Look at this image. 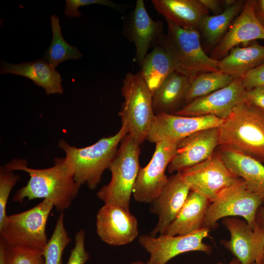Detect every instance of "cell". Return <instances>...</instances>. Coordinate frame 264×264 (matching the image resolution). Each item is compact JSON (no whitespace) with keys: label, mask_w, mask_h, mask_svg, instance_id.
I'll list each match as a JSON object with an SVG mask.
<instances>
[{"label":"cell","mask_w":264,"mask_h":264,"mask_svg":"<svg viewBox=\"0 0 264 264\" xmlns=\"http://www.w3.org/2000/svg\"><path fill=\"white\" fill-rule=\"evenodd\" d=\"M54 161L53 166L41 169L28 167L23 159L15 158L6 164L4 167L8 170L22 171L29 176L27 184L15 193L13 201L22 203L25 198H44L52 202L58 211L68 209L81 185L75 181L64 157H57Z\"/></svg>","instance_id":"cell-1"},{"label":"cell","mask_w":264,"mask_h":264,"mask_svg":"<svg viewBox=\"0 0 264 264\" xmlns=\"http://www.w3.org/2000/svg\"><path fill=\"white\" fill-rule=\"evenodd\" d=\"M127 134L126 126L122 124L116 133L102 138L90 146L78 148L64 139L60 140L58 146L65 153V160L75 181L93 190L100 182L104 172L109 169L119 145Z\"/></svg>","instance_id":"cell-2"},{"label":"cell","mask_w":264,"mask_h":264,"mask_svg":"<svg viewBox=\"0 0 264 264\" xmlns=\"http://www.w3.org/2000/svg\"><path fill=\"white\" fill-rule=\"evenodd\" d=\"M220 145L264 163V114L243 101L219 127Z\"/></svg>","instance_id":"cell-3"},{"label":"cell","mask_w":264,"mask_h":264,"mask_svg":"<svg viewBox=\"0 0 264 264\" xmlns=\"http://www.w3.org/2000/svg\"><path fill=\"white\" fill-rule=\"evenodd\" d=\"M167 31L159 44L169 55L175 70L191 82L198 74L219 71L218 60L207 55L197 30L186 29L166 20Z\"/></svg>","instance_id":"cell-4"},{"label":"cell","mask_w":264,"mask_h":264,"mask_svg":"<svg viewBox=\"0 0 264 264\" xmlns=\"http://www.w3.org/2000/svg\"><path fill=\"white\" fill-rule=\"evenodd\" d=\"M139 146L127 134L109 168L111 179L97 193L98 198L104 204H112L130 211L131 195L140 166Z\"/></svg>","instance_id":"cell-5"},{"label":"cell","mask_w":264,"mask_h":264,"mask_svg":"<svg viewBox=\"0 0 264 264\" xmlns=\"http://www.w3.org/2000/svg\"><path fill=\"white\" fill-rule=\"evenodd\" d=\"M124 98L119 115L128 134L140 146L145 140L155 116L153 95L140 72L127 73L122 80Z\"/></svg>","instance_id":"cell-6"},{"label":"cell","mask_w":264,"mask_h":264,"mask_svg":"<svg viewBox=\"0 0 264 264\" xmlns=\"http://www.w3.org/2000/svg\"><path fill=\"white\" fill-rule=\"evenodd\" d=\"M54 207L47 199L33 207L7 215L0 226V240L6 245H18L44 250L47 242V221Z\"/></svg>","instance_id":"cell-7"},{"label":"cell","mask_w":264,"mask_h":264,"mask_svg":"<svg viewBox=\"0 0 264 264\" xmlns=\"http://www.w3.org/2000/svg\"><path fill=\"white\" fill-rule=\"evenodd\" d=\"M263 205L261 198L251 192L242 178L224 190L212 201L207 210L204 227L218 225V221L228 217H240L252 228L258 208Z\"/></svg>","instance_id":"cell-8"},{"label":"cell","mask_w":264,"mask_h":264,"mask_svg":"<svg viewBox=\"0 0 264 264\" xmlns=\"http://www.w3.org/2000/svg\"><path fill=\"white\" fill-rule=\"evenodd\" d=\"M179 142L164 140L155 143V149L149 163L139 169L132 191L134 199L151 203L167 183L165 171L175 155Z\"/></svg>","instance_id":"cell-9"},{"label":"cell","mask_w":264,"mask_h":264,"mask_svg":"<svg viewBox=\"0 0 264 264\" xmlns=\"http://www.w3.org/2000/svg\"><path fill=\"white\" fill-rule=\"evenodd\" d=\"M210 229L204 227L186 235L162 234L156 237L144 234L139 237L138 242L150 254L147 264H166L176 256L187 252L201 251L211 254L212 246L203 242V240L209 236Z\"/></svg>","instance_id":"cell-10"},{"label":"cell","mask_w":264,"mask_h":264,"mask_svg":"<svg viewBox=\"0 0 264 264\" xmlns=\"http://www.w3.org/2000/svg\"><path fill=\"white\" fill-rule=\"evenodd\" d=\"M190 190L211 202L240 178L227 167L220 154H213L205 161L180 172Z\"/></svg>","instance_id":"cell-11"},{"label":"cell","mask_w":264,"mask_h":264,"mask_svg":"<svg viewBox=\"0 0 264 264\" xmlns=\"http://www.w3.org/2000/svg\"><path fill=\"white\" fill-rule=\"evenodd\" d=\"M224 121L211 115L187 116L158 113L155 115L146 140L154 143L164 140L180 142L198 131L219 127Z\"/></svg>","instance_id":"cell-12"},{"label":"cell","mask_w":264,"mask_h":264,"mask_svg":"<svg viewBox=\"0 0 264 264\" xmlns=\"http://www.w3.org/2000/svg\"><path fill=\"white\" fill-rule=\"evenodd\" d=\"M221 223L230 238L221 240L220 243L242 264H259L264 247V230L256 223L252 228L238 217L224 218Z\"/></svg>","instance_id":"cell-13"},{"label":"cell","mask_w":264,"mask_h":264,"mask_svg":"<svg viewBox=\"0 0 264 264\" xmlns=\"http://www.w3.org/2000/svg\"><path fill=\"white\" fill-rule=\"evenodd\" d=\"M245 91L241 78L235 79L227 87L193 100L176 111L175 114L187 116L211 115L225 119L237 105L244 101Z\"/></svg>","instance_id":"cell-14"},{"label":"cell","mask_w":264,"mask_h":264,"mask_svg":"<svg viewBox=\"0 0 264 264\" xmlns=\"http://www.w3.org/2000/svg\"><path fill=\"white\" fill-rule=\"evenodd\" d=\"M96 231L103 242L114 246L131 243L139 233L137 219L130 211L109 203L97 212Z\"/></svg>","instance_id":"cell-15"},{"label":"cell","mask_w":264,"mask_h":264,"mask_svg":"<svg viewBox=\"0 0 264 264\" xmlns=\"http://www.w3.org/2000/svg\"><path fill=\"white\" fill-rule=\"evenodd\" d=\"M219 127L202 130L181 140L168 166L169 173L182 172L210 158L220 145Z\"/></svg>","instance_id":"cell-16"},{"label":"cell","mask_w":264,"mask_h":264,"mask_svg":"<svg viewBox=\"0 0 264 264\" xmlns=\"http://www.w3.org/2000/svg\"><path fill=\"white\" fill-rule=\"evenodd\" d=\"M124 32L135 47V59L140 66L149 49L159 45L165 33L162 21H154L147 12L143 0H137L125 25Z\"/></svg>","instance_id":"cell-17"},{"label":"cell","mask_w":264,"mask_h":264,"mask_svg":"<svg viewBox=\"0 0 264 264\" xmlns=\"http://www.w3.org/2000/svg\"><path fill=\"white\" fill-rule=\"evenodd\" d=\"M255 0L245 1L241 12L235 18L220 43L211 51L210 57L220 60L240 44L246 45L258 39L264 40V27L254 14Z\"/></svg>","instance_id":"cell-18"},{"label":"cell","mask_w":264,"mask_h":264,"mask_svg":"<svg viewBox=\"0 0 264 264\" xmlns=\"http://www.w3.org/2000/svg\"><path fill=\"white\" fill-rule=\"evenodd\" d=\"M190 191L180 172L168 177L161 193L151 203V211L158 216V221L150 233L151 236L164 234L177 216Z\"/></svg>","instance_id":"cell-19"},{"label":"cell","mask_w":264,"mask_h":264,"mask_svg":"<svg viewBox=\"0 0 264 264\" xmlns=\"http://www.w3.org/2000/svg\"><path fill=\"white\" fill-rule=\"evenodd\" d=\"M0 73L13 74L26 77L43 88L47 95L62 94L64 91L60 73L55 67L42 59L15 64L2 61Z\"/></svg>","instance_id":"cell-20"},{"label":"cell","mask_w":264,"mask_h":264,"mask_svg":"<svg viewBox=\"0 0 264 264\" xmlns=\"http://www.w3.org/2000/svg\"><path fill=\"white\" fill-rule=\"evenodd\" d=\"M220 154L227 167L245 182L248 188L258 196L264 206V165L258 160L239 151L221 147Z\"/></svg>","instance_id":"cell-21"},{"label":"cell","mask_w":264,"mask_h":264,"mask_svg":"<svg viewBox=\"0 0 264 264\" xmlns=\"http://www.w3.org/2000/svg\"><path fill=\"white\" fill-rule=\"evenodd\" d=\"M156 11L179 27L199 30L209 11L200 0H152Z\"/></svg>","instance_id":"cell-22"},{"label":"cell","mask_w":264,"mask_h":264,"mask_svg":"<svg viewBox=\"0 0 264 264\" xmlns=\"http://www.w3.org/2000/svg\"><path fill=\"white\" fill-rule=\"evenodd\" d=\"M210 203L204 196L190 190L180 211L164 234L186 235L204 227L205 218Z\"/></svg>","instance_id":"cell-23"},{"label":"cell","mask_w":264,"mask_h":264,"mask_svg":"<svg viewBox=\"0 0 264 264\" xmlns=\"http://www.w3.org/2000/svg\"><path fill=\"white\" fill-rule=\"evenodd\" d=\"M264 63V45L254 41L243 47L236 46L218 60L219 71L234 79H241L249 70Z\"/></svg>","instance_id":"cell-24"},{"label":"cell","mask_w":264,"mask_h":264,"mask_svg":"<svg viewBox=\"0 0 264 264\" xmlns=\"http://www.w3.org/2000/svg\"><path fill=\"white\" fill-rule=\"evenodd\" d=\"M190 83L191 80L186 76L176 70L173 72L153 95L154 113H169L185 101Z\"/></svg>","instance_id":"cell-25"},{"label":"cell","mask_w":264,"mask_h":264,"mask_svg":"<svg viewBox=\"0 0 264 264\" xmlns=\"http://www.w3.org/2000/svg\"><path fill=\"white\" fill-rule=\"evenodd\" d=\"M140 66L139 72L153 95L165 79L175 71L170 56L159 45L147 54Z\"/></svg>","instance_id":"cell-26"},{"label":"cell","mask_w":264,"mask_h":264,"mask_svg":"<svg viewBox=\"0 0 264 264\" xmlns=\"http://www.w3.org/2000/svg\"><path fill=\"white\" fill-rule=\"evenodd\" d=\"M244 0H237L231 7L220 14L206 16L203 20L199 32L201 42L203 41L211 51L221 41L233 21L242 11Z\"/></svg>","instance_id":"cell-27"},{"label":"cell","mask_w":264,"mask_h":264,"mask_svg":"<svg viewBox=\"0 0 264 264\" xmlns=\"http://www.w3.org/2000/svg\"><path fill=\"white\" fill-rule=\"evenodd\" d=\"M52 38L43 59L56 68L61 63L68 60H77L82 54L75 46L69 44L64 38L60 24L59 18L52 15L50 17Z\"/></svg>","instance_id":"cell-28"},{"label":"cell","mask_w":264,"mask_h":264,"mask_svg":"<svg viewBox=\"0 0 264 264\" xmlns=\"http://www.w3.org/2000/svg\"><path fill=\"white\" fill-rule=\"evenodd\" d=\"M231 76L220 71L202 73L191 81L185 102L207 95L229 85L234 80Z\"/></svg>","instance_id":"cell-29"},{"label":"cell","mask_w":264,"mask_h":264,"mask_svg":"<svg viewBox=\"0 0 264 264\" xmlns=\"http://www.w3.org/2000/svg\"><path fill=\"white\" fill-rule=\"evenodd\" d=\"M71 241L64 225V215L60 212L53 232L43 250L45 264H62V255Z\"/></svg>","instance_id":"cell-30"},{"label":"cell","mask_w":264,"mask_h":264,"mask_svg":"<svg viewBox=\"0 0 264 264\" xmlns=\"http://www.w3.org/2000/svg\"><path fill=\"white\" fill-rule=\"evenodd\" d=\"M3 244L6 264H45L43 251L18 245Z\"/></svg>","instance_id":"cell-31"},{"label":"cell","mask_w":264,"mask_h":264,"mask_svg":"<svg viewBox=\"0 0 264 264\" xmlns=\"http://www.w3.org/2000/svg\"><path fill=\"white\" fill-rule=\"evenodd\" d=\"M19 175L13 171L6 169L4 166L0 168V226L5 220L6 206L10 192L20 180Z\"/></svg>","instance_id":"cell-32"},{"label":"cell","mask_w":264,"mask_h":264,"mask_svg":"<svg viewBox=\"0 0 264 264\" xmlns=\"http://www.w3.org/2000/svg\"><path fill=\"white\" fill-rule=\"evenodd\" d=\"M85 230L81 229L75 235V244L66 264H85L89 258L85 248Z\"/></svg>","instance_id":"cell-33"},{"label":"cell","mask_w":264,"mask_h":264,"mask_svg":"<svg viewBox=\"0 0 264 264\" xmlns=\"http://www.w3.org/2000/svg\"><path fill=\"white\" fill-rule=\"evenodd\" d=\"M66 5L64 13L66 16L78 17L81 15L79 11L80 7L91 4H100L105 5L115 9H120V6L114 2L109 0H66Z\"/></svg>","instance_id":"cell-34"},{"label":"cell","mask_w":264,"mask_h":264,"mask_svg":"<svg viewBox=\"0 0 264 264\" xmlns=\"http://www.w3.org/2000/svg\"><path fill=\"white\" fill-rule=\"evenodd\" d=\"M241 79L246 89L264 86V63L249 70Z\"/></svg>","instance_id":"cell-35"},{"label":"cell","mask_w":264,"mask_h":264,"mask_svg":"<svg viewBox=\"0 0 264 264\" xmlns=\"http://www.w3.org/2000/svg\"><path fill=\"white\" fill-rule=\"evenodd\" d=\"M244 102L264 114V86L246 89Z\"/></svg>","instance_id":"cell-36"},{"label":"cell","mask_w":264,"mask_h":264,"mask_svg":"<svg viewBox=\"0 0 264 264\" xmlns=\"http://www.w3.org/2000/svg\"><path fill=\"white\" fill-rule=\"evenodd\" d=\"M202 4L209 11L212 12L214 15L221 13L224 9L221 0H200Z\"/></svg>","instance_id":"cell-37"},{"label":"cell","mask_w":264,"mask_h":264,"mask_svg":"<svg viewBox=\"0 0 264 264\" xmlns=\"http://www.w3.org/2000/svg\"><path fill=\"white\" fill-rule=\"evenodd\" d=\"M254 11L256 18L264 27V0H255Z\"/></svg>","instance_id":"cell-38"},{"label":"cell","mask_w":264,"mask_h":264,"mask_svg":"<svg viewBox=\"0 0 264 264\" xmlns=\"http://www.w3.org/2000/svg\"><path fill=\"white\" fill-rule=\"evenodd\" d=\"M255 223L264 230V206H260L256 213Z\"/></svg>","instance_id":"cell-39"},{"label":"cell","mask_w":264,"mask_h":264,"mask_svg":"<svg viewBox=\"0 0 264 264\" xmlns=\"http://www.w3.org/2000/svg\"><path fill=\"white\" fill-rule=\"evenodd\" d=\"M237 0H221V3L224 9L231 7L237 2Z\"/></svg>","instance_id":"cell-40"},{"label":"cell","mask_w":264,"mask_h":264,"mask_svg":"<svg viewBox=\"0 0 264 264\" xmlns=\"http://www.w3.org/2000/svg\"><path fill=\"white\" fill-rule=\"evenodd\" d=\"M0 264H6L4 259L2 243L0 242Z\"/></svg>","instance_id":"cell-41"},{"label":"cell","mask_w":264,"mask_h":264,"mask_svg":"<svg viewBox=\"0 0 264 264\" xmlns=\"http://www.w3.org/2000/svg\"><path fill=\"white\" fill-rule=\"evenodd\" d=\"M216 264H242L240 262V261L238 260V259H237L235 257H234L228 263H221V262H218Z\"/></svg>","instance_id":"cell-42"},{"label":"cell","mask_w":264,"mask_h":264,"mask_svg":"<svg viewBox=\"0 0 264 264\" xmlns=\"http://www.w3.org/2000/svg\"><path fill=\"white\" fill-rule=\"evenodd\" d=\"M259 264H264V247Z\"/></svg>","instance_id":"cell-43"},{"label":"cell","mask_w":264,"mask_h":264,"mask_svg":"<svg viewBox=\"0 0 264 264\" xmlns=\"http://www.w3.org/2000/svg\"><path fill=\"white\" fill-rule=\"evenodd\" d=\"M131 264H147V263H144L142 261H139L133 262V263H131Z\"/></svg>","instance_id":"cell-44"},{"label":"cell","mask_w":264,"mask_h":264,"mask_svg":"<svg viewBox=\"0 0 264 264\" xmlns=\"http://www.w3.org/2000/svg\"><path fill=\"white\" fill-rule=\"evenodd\" d=\"M253 264H259L255 262V263H254Z\"/></svg>","instance_id":"cell-45"}]
</instances>
